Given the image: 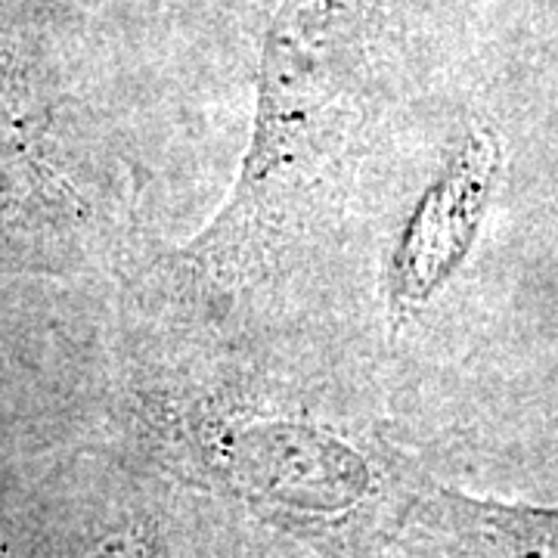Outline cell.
<instances>
[{"label":"cell","instance_id":"7a4b0ae2","mask_svg":"<svg viewBox=\"0 0 558 558\" xmlns=\"http://www.w3.org/2000/svg\"><path fill=\"white\" fill-rule=\"evenodd\" d=\"M497 168V140L478 134L459 149L435 186H428L395 255L391 299L398 311L418 307L465 255L490 199Z\"/></svg>","mask_w":558,"mask_h":558},{"label":"cell","instance_id":"6da1fadb","mask_svg":"<svg viewBox=\"0 0 558 558\" xmlns=\"http://www.w3.org/2000/svg\"><path fill=\"white\" fill-rule=\"evenodd\" d=\"M366 60V0H286L270 25L255 137L233 196L190 245L211 270L240 267L292 211L339 140Z\"/></svg>","mask_w":558,"mask_h":558},{"label":"cell","instance_id":"3957f363","mask_svg":"<svg viewBox=\"0 0 558 558\" xmlns=\"http://www.w3.org/2000/svg\"><path fill=\"white\" fill-rule=\"evenodd\" d=\"M499 558H558V509L465 502Z\"/></svg>","mask_w":558,"mask_h":558}]
</instances>
